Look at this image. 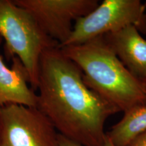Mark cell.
Listing matches in <instances>:
<instances>
[{"label": "cell", "mask_w": 146, "mask_h": 146, "mask_svg": "<svg viewBox=\"0 0 146 146\" xmlns=\"http://www.w3.org/2000/svg\"><path fill=\"white\" fill-rule=\"evenodd\" d=\"M36 89V108L59 134L83 146H104L106 121L120 110L87 86L60 47L42 54Z\"/></svg>", "instance_id": "6da1fadb"}, {"label": "cell", "mask_w": 146, "mask_h": 146, "mask_svg": "<svg viewBox=\"0 0 146 146\" xmlns=\"http://www.w3.org/2000/svg\"><path fill=\"white\" fill-rule=\"evenodd\" d=\"M60 48L81 69L87 86L120 112L146 104L141 81L126 68L104 35Z\"/></svg>", "instance_id": "7a4b0ae2"}, {"label": "cell", "mask_w": 146, "mask_h": 146, "mask_svg": "<svg viewBox=\"0 0 146 146\" xmlns=\"http://www.w3.org/2000/svg\"><path fill=\"white\" fill-rule=\"evenodd\" d=\"M0 36L5 39L6 52L21 61L31 86L36 90L42 54L60 47L59 43L47 36L28 11L13 0H0Z\"/></svg>", "instance_id": "3957f363"}, {"label": "cell", "mask_w": 146, "mask_h": 146, "mask_svg": "<svg viewBox=\"0 0 146 146\" xmlns=\"http://www.w3.org/2000/svg\"><path fill=\"white\" fill-rule=\"evenodd\" d=\"M135 26L146 34V15L140 0H104L74 23L72 33L61 47L83 44L102 35Z\"/></svg>", "instance_id": "277c9868"}, {"label": "cell", "mask_w": 146, "mask_h": 146, "mask_svg": "<svg viewBox=\"0 0 146 146\" xmlns=\"http://www.w3.org/2000/svg\"><path fill=\"white\" fill-rule=\"evenodd\" d=\"M1 146H58V133L37 108L21 104L2 107Z\"/></svg>", "instance_id": "5b68a950"}, {"label": "cell", "mask_w": 146, "mask_h": 146, "mask_svg": "<svg viewBox=\"0 0 146 146\" xmlns=\"http://www.w3.org/2000/svg\"><path fill=\"white\" fill-rule=\"evenodd\" d=\"M28 11L43 32L60 47L68 40L74 23L92 12L98 0H13Z\"/></svg>", "instance_id": "8992f818"}, {"label": "cell", "mask_w": 146, "mask_h": 146, "mask_svg": "<svg viewBox=\"0 0 146 146\" xmlns=\"http://www.w3.org/2000/svg\"><path fill=\"white\" fill-rule=\"evenodd\" d=\"M104 36L126 68L139 80H143L146 77V39L138 29L130 25Z\"/></svg>", "instance_id": "52a82bcc"}, {"label": "cell", "mask_w": 146, "mask_h": 146, "mask_svg": "<svg viewBox=\"0 0 146 146\" xmlns=\"http://www.w3.org/2000/svg\"><path fill=\"white\" fill-rule=\"evenodd\" d=\"M13 67L9 68L0 56V106L21 104L36 108L37 94L28 84L26 70L18 58H13Z\"/></svg>", "instance_id": "ba28073f"}, {"label": "cell", "mask_w": 146, "mask_h": 146, "mask_svg": "<svg viewBox=\"0 0 146 146\" xmlns=\"http://www.w3.org/2000/svg\"><path fill=\"white\" fill-rule=\"evenodd\" d=\"M145 131L146 104L136 106L124 112L122 119L106 135L114 146H126Z\"/></svg>", "instance_id": "9c48e42d"}, {"label": "cell", "mask_w": 146, "mask_h": 146, "mask_svg": "<svg viewBox=\"0 0 146 146\" xmlns=\"http://www.w3.org/2000/svg\"><path fill=\"white\" fill-rule=\"evenodd\" d=\"M126 146H146V131L135 137Z\"/></svg>", "instance_id": "30bf717a"}, {"label": "cell", "mask_w": 146, "mask_h": 146, "mask_svg": "<svg viewBox=\"0 0 146 146\" xmlns=\"http://www.w3.org/2000/svg\"><path fill=\"white\" fill-rule=\"evenodd\" d=\"M58 146H83L58 133Z\"/></svg>", "instance_id": "8fae6325"}, {"label": "cell", "mask_w": 146, "mask_h": 146, "mask_svg": "<svg viewBox=\"0 0 146 146\" xmlns=\"http://www.w3.org/2000/svg\"><path fill=\"white\" fill-rule=\"evenodd\" d=\"M2 131H3L2 106H0V146L1 145V141H2Z\"/></svg>", "instance_id": "7c38bea8"}, {"label": "cell", "mask_w": 146, "mask_h": 146, "mask_svg": "<svg viewBox=\"0 0 146 146\" xmlns=\"http://www.w3.org/2000/svg\"><path fill=\"white\" fill-rule=\"evenodd\" d=\"M104 146H114L113 145V143L110 141V140L107 137L106 135V138H105V143H104Z\"/></svg>", "instance_id": "4fadbf2b"}, {"label": "cell", "mask_w": 146, "mask_h": 146, "mask_svg": "<svg viewBox=\"0 0 146 146\" xmlns=\"http://www.w3.org/2000/svg\"><path fill=\"white\" fill-rule=\"evenodd\" d=\"M141 82V83H142V86H143L144 93H145V96H146V77L144 78L143 80H142Z\"/></svg>", "instance_id": "5bb4252c"}, {"label": "cell", "mask_w": 146, "mask_h": 146, "mask_svg": "<svg viewBox=\"0 0 146 146\" xmlns=\"http://www.w3.org/2000/svg\"><path fill=\"white\" fill-rule=\"evenodd\" d=\"M143 5H144V8H145V15H146V1L145 3H143Z\"/></svg>", "instance_id": "9a60e30c"}]
</instances>
